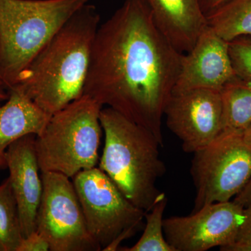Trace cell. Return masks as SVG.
Masks as SVG:
<instances>
[{"label": "cell", "mask_w": 251, "mask_h": 251, "mask_svg": "<svg viewBox=\"0 0 251 251\" xmlns=\"http://www.w3.org/2000/svg\"><path fill=\"white\" fill-rule=\"evenodd\" d=\"M229 0H200L203 13L206 16L217 9Z\"/></svg>", "instance_id": "603a6c76"}, {"label": "cell", "mask_w": 251, "mask_h": 251, "mask_svg": "<svg viewBox=\"0 0 251 251\" xmlns=\"http://www.w3.org/2000/svg\"><path fill=\"white\" fill-rule=\"evenodd\" d=\"M9 97V90L2 80L0 78V101H5Z\"/></svg>", "instance_id": "d4e9b609"}, {"label": "cell", "mask_w": 251, "mask_h": 251, "mask_svg": "<svg viewBox=\"0 0 251 251\" xmlns=\"http://www.w3.org/2000/svg\"><path fill=\"white\" fill-rule=\"evenodd\" d=\"M50 246L47 240L35 230L23 237L17 251H48Z\"/></svg>", "instance_id": "ffe728a7"}, {"label": "cell", "mask_w": 251, "mask_h": 251, "mask_svg": "<svg viewBox=\"0 0 251 251\" xmlns=\"http://www.w3.org/2000/svg\"><path fill=\"white\" fill-rule=\"evenodd\" d=\"M207 25L225 41L251 36V0H229L206 16Z\"/></svg>", "instance_id": "2e32d148"}, {"label": "cell", "mask_w": 251, "mask_h": 251, "mask_svg": "<svg viewBox=\"0 0 251 251\" xmlns=\"http://www.w3.org/2000/svg\"><path fill=\"white\" fill-rule=\"evenodd\" d=\"M191 175L196 192L193 212L230 201L251 178V144L243 133L221 132L193 153Z\"/></svg>", "instance_id": "52a82bcc"}, {"label": "cell", "mask_w": 251, "mask_h": 251, "mask_svg": "<svg viewBox=\"0 0 251 251\" xmlns=\"http://www.w3.org/2000/svg\"><path fill=\"white\" fill-rule=\"evenodd\" d=\"M244 139L251 144V123L243 133Z\"/></svg>", "instance_id": "484cf974"}, {"label": "cell", "mask_w": 251, "mask_h": 251, "mask_svg": "<svg viewBox=\"0 0 251 251\" xmlns=\"http://www.w3.org/2000/svg\"><path fill=\"white\" fill-rule=\"evenodd\" d=\"M23 239L18 203L8 177L0 184V251H17Z\"/></svg>", "instance_id": "e0dca14e"}, {"label": "cell", "mask_w": 251, "mask_h": 251, "mask_svg": "<svg viewBox=\"0 0 251 251\" xmlns=\"http://www.w3.org/2000/svg\"><path fill=\"white\" fill-rule=\"evenodd\" d=\"M100 122L105 145L99 168L132 204L148 212L161 194L156 183L166 172L161 144L150 130L109 107L100 110Z\"/></svg>", "instance_id": "3957f363"}, {"label": "cell", "mask_w": 251, "mask_h": 251, "mask_svg": "<svg viewBox=\"0 0 251 251\" xmlns=\"http://www.w3.org/2000/svg\"><path fill=\"white\" fill-rule=\"evenodd\" d=\"M0 171H1V170H0Z\"/></svg>", "instance_id": "4316f807"}, {"label": "cell", "mask_w": 251, "mask_h": 251, "mask_svg": "<svg viewBox=\"0 0 251 251\" xmlns=\"http://www.w3.org/2000/svg\"><path fill=\"white\" fill-rule=\"evenodd\" d=\"M220 250L224 251H251V244L234 242L228 245L220 248Z\"/></svg>", "instance_id": "cb8c5ba5"}, {"label": "cell", "mask_w": 251, "mask_h": 251, "mask_svg": "<svg viewBox=\"0 0 251 251\" xmlns=\"http://www.w3.org/2000/svg\"><path fill=\"white\" fill-rule=\"evenodd\" d=\"M229 53L237 76L251 82V36H240L228 42Z\"/></svg>", "instance_id": "d6986e66"}, {"label": "cell", "mask_w": 251, "mask_h": 251, "mask_svg": "<svg viewBox=\"0 0 251 251\" xmlns=\"http://www.w3.org/2000/svg\"><path fill=\"white\" fill-rule=\"evenodd\" d=\"M103 106L83 95L51 115L36 135L41 173L54 172L72 179L77 173L97 166L102 137L100 112Z\"/></svg>", "instance_id": "5b68a950"}, {"label": "cell", "mask_w": 251, "mask_h": 251, "mask_svg": "<svg viewBox=\"0 0 251 251\" xmlns=\"http://www.w3.org/2000/svg\"><path fill=\"white\" fill-rule=\"evenodd\" d=\"M50 116L21 90H9L7 100L0 101V170L6 169L10 145L25 135L40 134Z\"/></svg>", "instance_id": "5bb4252c"}, {"label": "cell", "mask_w": 251, "mask_h": 251, "mask_svg": "<svg viewBox=\"0 0 251 251\" xmlns=\"http://www.w3.org/2000/svg\"><path fill=\"white\" fill-rule=\"evenodd\" d=\"M167 126L186 153L212 142L223 130L221 91L191 89L173 92L164 111Z\"/></svg>", "instance_id": "30bf717a"}, {"label": "cell", "mask_w": 251, "mask_h": 251, "mask_svg": "<svg viewBox=\"0 0 251 251\" xmlns=\"http://www.w3.org/2000/svg\"><path fill=\"white\" fill-rule=\"evenodd\" d=\"M235 242L251 245V205L244 208V219Z\"/></svg>", "instance_id": "44dd1931"}, {"label": "cell", "mask_w": 251, "mask_h": 251, "mask_svg": "<svg viewBox=\"0 0 251 251\" xmlns=\"http://www.w3.org/2000/svg\"><path fill=\"white\" fill-rule=\"evenodd\" d=\"M99 25L95 6L87 4L81 8L41 50L13 87L50 115L80 98Z\"/></svg>", "instance_id": "7a4b0ae2"}, {"label": "cell", "mask_w": 251, "mask_h": 251, "mask_svg": "<svg viewBox=\"0 0 251 251\" xmlns=\"http://www.w3.org/2000/svg\"><path fill=\"white\" fill-rule=\"evenodd\" d=\"M168 204L166 194L161 193L151 210L145 214V229L141 237L125 251H175L167 242L163 231V214Z\"/></svg>", "instance_id": "ac0fdd59"}, {"label": "cell", "mask_w": 251, "mask_h": 251, "mask_svg": "<svg viewBox=\"0 0 251 251\" xmlns=\"http://www.w3.org/2000/svg\"><path fill=\"white\" fill-rule=\"evenodd\" d=\"M35 135L11 144L6 151V169L17 201L23 237L36 230V220L43 193V182L35 147Z\"/></svg>", "instance_id": "7c38bea8"}, {"label": "cell", "mask_w": 251, "mask_h": 251, "mask_svg": "<svg viewBox=\"0 0 251 251\" xmlns=\"http://www.w3.org/2000/svg\"><path fill=\"white\" fill-rule=\"evenodd\" d=\"M91 0H0V78L11 90L61 28Z\"/></svg>", "instance_id": "277c9868"}, {"label": "cell", "mask_w": 251, "mask_h": 251, "mask_svg": "<svg viewBox=\"0 0 251 251\" xmlns=\"http://www.w3.org/2000/svg\"><path fill=\"white\" fill-rule=\"evenodd\" d=\"M155 23L181 53L193 49L207 21L200 0H145Z\"/></svg>", "instance_id": "4fadbf2b"}, {"label": "cell", "mask_w": 251, "mask_h": 251, "mask_svg": "<svg viewBox=\"0 0 251 251\" xmlns=\"http://www.w3.org/2000/svg\"><path fill=\"white\" fill-rule=\"evenodd\" d=\"M223 130L244 133L251 123V82L236 76L221 90Z\"/></svg>", "instance_id": "9a60e30c"}, {"label": "cell", "mask_w": 251, "mask_h": 251, "mask_svg": "<svg viewBox=\"0 0 251 251\" xmlns=\"http://www.w3.org/2000/svg\"><path fill=\"white\" fill-rule=\"evenodd\" d=\"M72 179L87 229L101 251H116L143 228L146 212L132 204L100 168L79 172Z\"/></svg>", "instance_id": "8992f818"}, {"label": "cell", "mask_w": 251, "mask_h": 251, "mask_svg": "<svg viewBox=\"0 0 251 251\" xmlns=\"http://www.w3.org/2000/svg\"><path fill=\"white\" fill-rule=\"evenodd\" d=\"M43 193L36 220V230L50 251H99L90 235L71 178L54 172L41 174Z\"/></svg>", "instance_id": "ba28073f"}, {"label": "cell", "mask_w": 251, "mask_h": 251, "mask_svg": "<svg viewBox=\"0 0 251 251\" xmlns=\"http://www.w3.org/2000/svg\"><path fill=\"white\" fill-rule=\"evenodd\" d=\"M233 201L244 207L251 205V178L242 191L234 197Z\"/></svg>", "instance_id": "7402d4cb"}, {"label": "cell", "mask_w": 251, "mask_h": 251, "mask_svg": "<svg viewBox=\"0 0 251 251\" xmlns=\"http://www.w3.org/2000/svg\"><path fill=\"white\" fill-rule=\"evenodd\" d=\"M244 206L227 201L203 206L186 216L163 219L167 242L175 251H206L235 242Z\"/></svg>", "instance_id": "9c48e42d"}, {"label": "cell", "mask_w": 251, "mask_h": 251, "mask_svg": "<svg viewBox=\"0 0 251 251\" xmlns=\"http://www.w3.org/2000/svg\"><path fill=\"white\" fill-rule=\"evenodd\" d=\"M183 54L160 30L145 0H126L99 25L83 94L145 127L163 147L162 120Z\"/></svg>", "instance_id": "6da1fadb"}, {"label": "cell", "mask_w": 251, "mask_h": 251, "mask_svg": "<svg viewBox=\"0 0 251 251\" xmlns=\"http://www.w3.org/2000/svg\"><path fill=\"white\" fill-rule=\"evenodd\" d=\"M236 76L228 42L207 25L193 49L183 54L173 92L198 88L221 91Z\"/></svg>", "instance_id": "8fae6325"}]
</instances>
